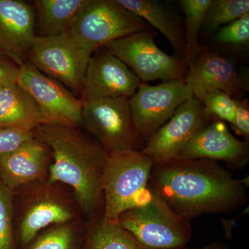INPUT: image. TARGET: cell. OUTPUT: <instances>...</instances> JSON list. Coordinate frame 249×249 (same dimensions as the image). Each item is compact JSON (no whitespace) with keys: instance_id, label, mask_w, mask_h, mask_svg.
I'll return each instance as SVG.
<instances>
[{"instance_id":"cell-1","label":"cell","mask_w":249,"mask_h":249,"mask_svg":"<svg viewBox=\"0 0 249 249\" xmlns=\"http://www.w3.org/2000/svg\"><path fill=\"white\" fill-rule=\"evenodd\" d=\"M248 183L213 160L178 159L154 163L149 186L174 212L191 220L238 209L247 203Z\"/></svg>"},{"instance_id":"cell-2","label":"cell","mask_w":249,"mask_h":249,"mask_svg":"<svg viewBox=\"0 0 249 249\" xmlns=\"http://www.w3.org/2000/svg\"><path fill=\"white\" fill-rule=\"evenodd\" d=\"M35 137L52 150L49 181L71 188L82 214L88 219L97 214L103 202L109 155L76 127L42 124L35 129Z\"/></svg>"},{"instance_id":"cell-3","label":"cell","mask_w":249,"mask_h":249,"mask_svg":"<svg viewBox=\"0 0 249 249\" xmlns=\"http://www.w3.org/2000/svg\"><path fill=\"white\" fill-rule=\"evenodd\" d=\"M13 217L18 249L51 226L83 218L71 188L48 178L13 191Z\"/></svg>"},{"instance_id":"cell-4","label":"cell","mask_w":249,"mask_h":249,"mask_svg":"<svg viewBox=\"0 0 249 249\" xmlns=\"http://www.w3.org/2000/svg\"><path fill=\"white\" fill-rule=\"evenodd\" d=\"M154 163L148 156L137 150L109 156L103 189L105 220L118 222L121 214L149 200Z\"/></svg>"},{"instance_id":"cell-5","label":"cell","mask_w":249,"mask_h":249,"mask_svg":"<svg viewBox=\"0 0 249 249\" xmlns=\"http://www.w3.org/2000/svg\"><path fill=\"white\" fill-rule=\"evenodd\" d=\"M118 223L148 249H183L192 238L191 220L174 212L153 191L147 202L121 214Z\"/></svg>"},{"instance_id":"cell-6","label":"cell","mask_w":249,"mask_h":249,"mask_svg":"<svg viewBox=\"0 0 249 249\" xmlns=\"http://www.w3.org/2000/svg\"><path fill=\"white\" fill-rule=\"evenodd\" d=\"M145 21L116 0H89L72 24L69 35L87 58L124 36L149 29Z\"/></svg>"},{"instance_id":"cell-7","label":"cell","mask_w":249,"mask_h":249,"mask_svg":"<svg viewBox=\"0 0 249 249\" xmlns=\"http://www.w3.org/2000/svg\"><path fill=\"white\" fill-rule=\"evenodd\" d=\"M156 35L149 29L112 41L105 47L124 62L142 83L155 80L184 81L188 71L186 62L160 50L155 43Z\"/></svg>"},{"instance_id":"cell-8","label":"cell","mask_w":249,"mask_h":249,"mask_svg":"<svg viewBox=\"0 0 249 249\" xmlns=\"http://www.w3.org/2000/svg\"><path fill=\"white\" fill-rule=\"evenodd\" d=\"M129 99L103 98L83 102L81 124L109 156L136 150L139 142Z\"/></svg>"},{"instance_id":"cell-9","label":"cell","mask_w":249,"mask_h":249,"mask_svg":"<svg viewBox=\"0 0 249 249\" xmlns=\"http://www.w3.org/2000/svg\"><path fill=\"white\" fill-rule=\"evenodd\" d=\"M193 93L184 81L170 80L152 86L142 83L129 107L139 141L148 140Z\"/></svg>"},{"instance_id":"cell-10","label":"cell","mask_w":249,"mask_h":249,"mask_svg":"<svg viewBox=\"0 0 249 249\" xmlns=\"http://www.w3.org/2000/svg\"><path fill=\"white\" fill-rule=\"evenodd\" d=\"M30 52L32 65L39 71L74 92H82L89 59L78 49L68 32L50 37L36 36Z\"/></svg>"},{"instance_id":"cell-11","label":"cell","mask_w":249,"mask_h":249,"mask_svg":"<svg viewBox=\"0 0 249 249\" xmlns=\"http://www.w3.org/2000/svg\"><path fill=\"white\" fill-rule=\"evenodd\" d=\"M211 121L202 103L193 96L147 141L142 152L157 164L177 160L196 132Z\"/></svg>"},{"instance_id":"cell-12","label":"cell","mask_w":249,"mask_h":249,"mask_svg":"<svg viewBox=\"0 0 249 249\" xmlns=\"http://www.w3.org/2000/svg\"><path fill=\"white\" fill-rule=\"evenodd\" d=\"M17 84L25 90L54 124L77 127L82 123L83 102L60 82L32 64L19 67Z\"/></svg>"},{"instance_id":"cell-13","label":"cell","mask_w":249,"mask_h":249,"mask_svg":"<svg viewBox=\"0 0 249 249\" xmlns=\"http://www.w3.org/2000/svg\"><path fill=\"white\" fill-rule=\"evenodd\" d=\"M142 83L124 62L106 49L89 58L80 100L85 102L103 98H129Z\"/></svg>"},{"instance_id":"cell-14","label":"cell","mask_w":249,"mask_h":249,"mask_svg":"<svg viewBox=\"0 0 249 249\" xmlns=\"http://www.w3.org/2000/svg\"><path fill=\"white\" fill-rule=\"evenodd\" d=\"M184 82L193 96L200 101L206 93L213 90L224 91L234 100L242 98L249 90V85L239 73L235 62L204 47L188 65Z\"/></svg>"},{"instance_id":"cell-15","label":"cell","mask_w":249,"mask_h":249,"mask_svg":"<svg viewBox=\"0 0 249 249\" xmlns=\"http://www.w3.org/2000/svg\"><path fill=\"white\" fill-rule=\"evenodd\" d=\"M178 159L220 160L231 168L242 169L249 163V142L234 137L223 121L214 120L196 132Z\"/></svg>"},{"instance_id":"cell-16","label":"cell","mask_w":249,"mask_h":249,"mask_svg":"<svg viewBox=\"0 0 249 249\" xmlns=\"http://www.w3.org/2000/svg\"><path fill=\"white\" fill-rule=\"evenodd\" d=\"M36 15L30 4L0 0V55L20 67L36 37Z\"/></svg>"},{"instance_id":"cell-17","label":"cell","mask_w":249,"mask_h":249,"mask_svg":"<svg viewBox=\"0 0 249 249\" xmlns=\"http://www.w3.org/2000/svg\"><path fill=\"white\" fill-rule=\"evenodd\" d=\"M52 153L46 142L34 137L15 151L0 157V180L14 191L48 178Z\"/></svg>"},{"instance_id":"cell-18","label":"cell","mask_w":249,"mask_h":249,"mask_svg":"<svg viewBox=\"0 0 249 249\" xmlns=\"http://www.w3.org/2000/svg\"><path fill=\"white\" fill-rule=\"evenodd\" d=\"M54 124L40 106L17 83L0 85V127H26L36 129Z\"/></svg>"},{"instance_id":"cell-19","label":"cell","mask_w":249,"mask_h":249,"mask_svg":"<svg viewBox=\"0 0 249 249\" xmlns=\"http://www.w3.org/2000/svg\"><path fill=\"white\" fill-rule=\"evenodd\" d=\"M124 9L160 31L169 41L175 55L184 60L186 42L179 18L163 3L155 0H116Z\"/></svg>"},{"instance_id":"cell-20","label":"cell","mask_w":249,"mask_h":249,"mask_svg":"<svg viewBox=\"0 0 249 249\" xmlns=\"http://www.w3.org/2000/svg\"><path fill=\"white\" fill-rule=\"evenodd\" d=\"M84 249H148L118 222H109L98 213L85 224Z\"/></svg>"},{"instance_id":"cell-21","label":"cell","mask_w":249,"mask_h":249,"mask_svg":"<svg viewBox=\"0 0 249 249\" xmlns=\"http://www.w3.org/2000/svg\"><path fill=\"white\" fill-rule=\"evenodd\" d=\"M89 0H37L39 23L42 37L68 32L80 11Z\"/></svg>"},{"instance_id":"cell-22","label":"cell","mask_w":249,"mask_h":249,"mask_svg":"<svg viewBox=\"0 0 249 249\" xmlns=\"http://www.w3.org/2000/svg\"><path fill=\"white\" fill-rule=\"evenodd\" d=\"M85 234V224L80 218L41 231L19 249H84Z\"/></svg>"},{"instance_id":"cell-23","label":"cell","mask_w":249,"mask_h":249,"mask_svg":"<svg viewBox=\"0 0 249 249\" xmlns=\"http://www.w3.org/2000/svg\"><path fill=\"white\" fill-rule=\"evenodd\" d=\"M213 0H181L178 4L186 16V55L184 61L189 65L200 52L198 37Z\"/></svg>"},{"instance_id":"cell-24","label":"cell","mask_w":249,"mask_h":249,"mask_svg":"<svg viewBox=\"0 0 249 249\" xmlns=\"http://www.w3.org/2000/svg\"><path fill=\"white\" fill-rule=\"evenodd\" d=\"M249 13V0H213L203 26L209 32L214 33Z\"/></svg>"},{"instance_id":"cell-25","label":"cell","mask_w":249,"mask_h":249,"mask_svg":"<svg viewBox=\"0 0 249 249\" xmlns=\"http://www.w3.org/2000/svg\"><path fill=\"white\" fill-rule=\"evenodd\" d=\"M214 34L213 41L218 45L247 51L249 47V13L219 28Z\"/></svg>"},{"instance_id":"cell-26","label":"cell","mask_w":249,"mask_h":249,"mask_svg":"<svg viewBox=\"0 0 249 249\" xmlns=\"http://www.w3.org/2000/svg\"><path fill=\"white\" fill-rule=\"evenodd\" d=\"M205 114L211 121H227L233 124L235 117V100L220 90L206 93L201 101Z\"/></svg>"},{"instance_id":"cell-27","label":"cell","mask_w":249,"mask_h":249,"mask_svg":"<svg viewBox=\"0 0 249 249\" xmlns=\"http://www.w3.org/2000/svg\"><path fill=\"white\" fill-rule=\"evenodd\" d=\"M13 193L0 180V249H18L13 217Z\"/></svg>"},{"instance_id":"cell-28","label":"cell","mask_w":249,"mask_h":249,"mask_svg":"<svg viewBox=\"0 0 249 249\" xmlns=\"http://www.w3.org/2000/svg\"><path fill=\"white\" fill-rule=\"evenodd\" d=\"M34 137L35 129L31 127H0V157L15 151Z\"/></svg>"},{"instance_id":"cell-29","label":"cell","mask_w":249,"mask_h":249,"mask_svg":"<svg viewBox=\"0 0 249 249\" xmlns=\"http://www.w3.org/2000/svg\"><path fill=\"white\" fill-rule=\"evenodd\" d=\"M235 117L232 128L238 135L242 136L245 142L249 139V102L247 98L235 100Z\"/></svg>"},{"instance_id":"cell-30","label":"cell","mask_w":249,"mask_h":249,"mask_svg":"<svg viewBox=\"0 0 249 249\" xmlns=\"http://www.w3.org/2000/svg\"><path fill=\"white\" fill-rule=\"evenodd\" d=\"M19 67L0 55V85L17 83Z\"/></svg>"},{"instance_id":"cell-31","label":"cell","mask_w":249,"mask_h":249,"mask_svg":"<svg viewBox=\"0 0 249 249\" xmlns=\"http://www.w3.org/2000/svg\"><path fill=\"white\" fill-rule=\"evenodd\" d=\"M228 249L227 246L219 242H212L201 249Z\"/></svg>"}]
</instances>
